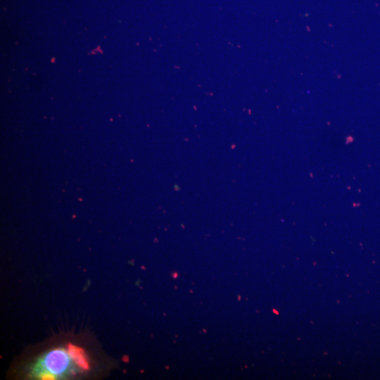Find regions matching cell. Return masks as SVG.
<instances>
[{
	"label": "cell",
	"instance_id": "6da1fadb",
	"mask_svg": "<svg viewBox=\"0 0 380 380\" xmlns=\"http://www.w3.org/2000/svg\"><path fill=\"white\" fill-rule=\"evenodd\" d=\"M70 360H74L68 350L65 351L56 349L49 353L42 362L44 372L42 379H53L56 376L63 374L70 365Z\"/></svg>",
	"mask_w": 380,
	"mask_h": 380
},
{
	"label": "cell",
	"instance_id": "7a4b0ae2",
	"mask_svg": "<svg viewBox=\"0 0 380 380\" xmlns=\"http://www.w3.org/2000/svg\"><path fill=\"white\" fill-rule=\"evenodd\" d=\"M68 351L76 363L84 369L88 368V365L85 361L81 349L77 348L73 346L70 345L68 347Z\"/></svg>",
	"mask_w": 380,
	"mask_h": 380
}]
</instances>
